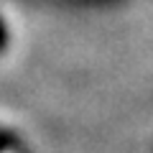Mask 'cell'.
I'll use <instances>...</instances> for the list:
<instances>
[{"label": "cell", "mask_w": 153, "mask_h": 153, "mask_svg": "<svg viewBox=\"0 0 153 153\" xmlns=\"http://www.w3.org/2000/svg\"><path fill=\"white\" fill-rule=\"evenodd\" d=\"M5 46V28H3V23H0V49Z\"/></svg>", "instance_id": "obj_1"}]
</instances>
